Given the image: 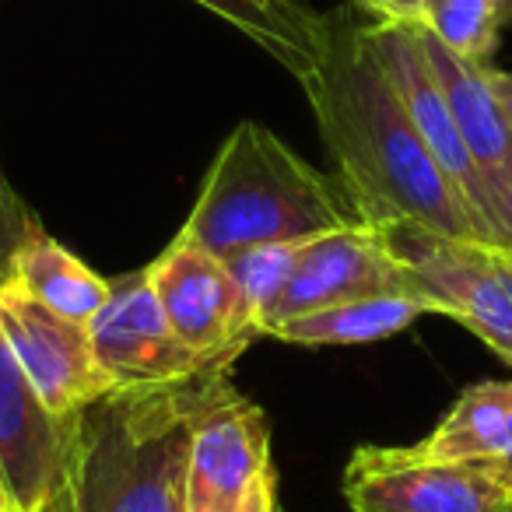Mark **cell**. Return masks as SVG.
Instances as JSON below:
<instances>
[{
	"label": "cell",
	"mask_w": 512,
	"mask_h": 512,
	"mask_svg": "<svg viewBox=\"0 0 512 512\" xmlns=\"http://www.w3.org/2000/svg\"><path fill=\"white\" fill-rule=\"evenodd\" d=\"M299 85L337 179L372 228H414L439 239L484 242L421 141L400 92L365 46L362 25H334L330 53Z\"/></svg>",
	"instance_id": "6da1fadb"
},
{
	"label": "cell",
	"mask_w": 512,
	"mask_h": 512,
	"mask_svg": "<svg viewBox=\"0 0 512 512\" xmlns=\"http://www.w3.org/2000/svg\"><path fill=\"white\" fill-rule=\"evenodd\" d=\"M109 390L71 421L64 477L50 512H186V463L214 376Z\"/></svg>",
	"instance_id": "7a4b0ae2"
},
{
	"label": "cell",
	"mask_w": 512,
	"mask_h": 512,
	"mask_svg": "<svg viewBox=\"0 0 512 512\" xmlns=\"http://www.w3.org/2000/svg\"><path fill=\"white\" fill-rule=\"evenodd\" d=\"M369 225L337 176L309 165L264 123H239L214 155L179 235L214 256L274 242H309Z\"/></svg>",
	"instance_id": "3957f363"
},
{
	"label": "cell",
	"mask_w": 512,
	"mask_h": 512,
	"mask_svg": "<svg viewBox=\"0 0 512 512\" xmlns=\"http://www.w3.org/2000/svg\"><path fill=\"white\" fill-rule=\"evenodd\" d=\"M407 267V288L481 337L512 365V253L488 242H456L414 228H386Z\"/></svg>",
	"instance_id": "277c9868"
},
{
	"label": "cell",
	"mask_w": 512,
	"mask_h": 512,
	"mask_svg": "<svg viewBox=\"0 0 512 512\" xmlns=\"http://www.w3.org/2000/svg\"><path fill=\"white\" fill-rule=\"evenodd\" d=\"M355 512H505L512 467L484 460H428L411 446H362L344 467Z\"/></svg>",
	"instance_id": "5b68a950"
},
{
	"label": "cell",
	"mask_w": 512,
	"mask_h": 512,
	"mask_svg": "<svg viewBox=\"0 0 512 512\" xmlns=\"http://www.w3.org/2000/svg\"><path fill=\"white\" fill-rule=\"evenodd\" d=\"M271 467L264 411L235 390L228 372L214 376L190 439L186 512H239Z\"/></svg>",
	"instance_id": "8992f818"
},
{
	"label": "cell",
	"mask_w": 512,
	"mask_h": 512,
	"mask_svg": "<svg viewBox=\"0 0 512 512\" xmlns=\"http://www.w3.org/2000/svg\"><path fill=\"white\" fill-rule=\"evenodd\" d=\"M0 334L32 390L60 418H74L113 390L95 362L92 330L39 306L15 278H0Z\"/></svg>",
	"instance_id": "52a82bcc"
},
{
	"label": "cell",
	"mask_w": 512,
	"mask_h": 512,
	"mask_svg": "<svg viewBox=\"0 0 512 512\" xmlns=\"http://www.w3.org/2000/svg\"><path fill=\"white\" fill-rule=\"evenodd\" d=\"M172 334L214 365H232L256 334L242 316L239 288L225 260L197 242L176 239L144 267Z\"/></svg>",
	"instance_id": "ba28073f"
},
{
	"label": "cell",
	"mask_w": 512,
	"mask_h": 512,
	"mask_svg": "<svg viewBox=\"0 0 512 512\" xmlns=\"http://www.w3.org/2000/svg\"><path fill=\"white\" fill-rule=\"evenodd\" d=\"M88 330H92L95 362L113 390L172 386L204 376L211 369H232V365H214L200 358L172 334L148 281V271L116 281L109 288V302Z\"/></svg>",
	"instance_id": "9c48e42d"
},
{
	"label": "cell",
	"mask_w": 512,
	"mask_h": 512,
	"mask_svg": "<svg viewBox=\"0 0 512 512\" xmlns=\"http://www.w3.org/2000/svg\"><path fill=\"white\" fill-rule=\"evenodd\" d=\"M386 292H411V288H407V267L393 253L383 228H337L302 246L292 281L264 323V337L292 316Z\"/></svg>",
	"instance_id": "30bf717a"
},
{
	"label": "cell",
	"mask_w": 512,
	"mask_h": 512,
	"mask_svg": "<svg viewBox=\"0 0 512 512\" xmlns=\"http://www.w3.org/2000/svg\"><path fill=\"white\" fill-rule=\"evenodd\" d=\"M71 421L43 404L0 334V484L15 512H50L64 477Z\"/></svg>",
	"instance_id": "8fae6325"
},
{
	"label": "cell",
	"mask_w": 512,
	"mask_h": 512,
	"mask_svg": "<svg viewBox=\"0 0 512 512\" xmlns=\"http://www.w3.org/2000/svg\"><path fill=\"white\" fill-rule=\"evenodd\" d=\"M418 39L449 106H453V116L463 130L477 176H481L491 242L512 253V123L502 102L495 99L491 67H474L453 57L425 29H418Z\"/></svg>",
	"instance_id": "7c38bea8"
},
{
	"label": "cell",
	"mask_w": 512,
	"mask_h": 512,
	"mask_svg": "<svg viewBox=\"0 0 512 512\" xmlns=\"http://www.w3.org/2000/svg\"><path fill=\"white\" fill-rule=\"evenodd\" d=\"M274 57L295 81H306L334 43V22L302 0H193Z\"/></svg>",
	"instance_id": "4fadbf2b"
},
{
	"label": "cell",
	"mask_w": 512,
	"mask_h": 512,
	"mask_svg": "<svg viewBox=\"0 0 512 512\" xmlns=\"http://www.w3.org/2000/svg\"><path fill=\"white\" fill-rule=\"evenodd\" d=\"M8 278H15L39 306L64 320L85 323V327H92V320L109 302V288H113V281L95 274L85 260H78L71 249L60 246L39 225H32L18 242Z\"/></svg>",
	"instance_id": "5bb4252c"
},
{
	"label": "cell",
	"mask_w": 512,
	"mask_h": 512,
	"mask_svg": "<svg viewBox=\"0 0 512 512\" xmlns=\"http://www.w3.org/2000/svg\"><path fill=\"white\" fill-rule=\"evenodd\" d=\"M414 453L428 460H484L512 467V383L488 379L460 393Z\"/></svg>",
	"instance_id": "9a60e30c"
},
{
	"label": "cell",
	"mask_w": 512,
	"mask_h": 512,
	"mask_svg": "<svg viewBox=\"0 0 512 512\" xmlns=\"http://www.w3.org/2000/svg\"><path fill=\"white\" fill-rule=\"evenodd\" d=\"M428 302L411 292H386L365 295L341 306L316 309L306 316L278 323L267 330V337H278L285 344H302V348H334V344H376L393 334H404L414 327V320L428 316Z\"/></svg>",
	"instance_id": "2e32d148"
},
{
	"label": "cell",
	"mask_w": 512,
	"mask_h": 512,
	"mask_svg": "<svg viewBox=\"0 0 512 512\" xmlns=\"http://www.w3.org/2000/svg\"><path fill=\"white\" fill-rule=\"evenodd\" d=\"M306 242H274V246H253L235 256H225V267L239 288L242 316L256 337H264V323L278 306L281 292L288 288Z\"/></svg>",
	"instance_id": "e0dca14e"
},
{
	"label": "cell",
	"mask_w": 512,
	"mask_h": 512,
	"mask_svg": "<svg viewBox=\"0 0 512 512\" xmlns=\"http://www.w3.org/2000/svg\"><path fill=\"white\" fill-rule=\"evenodd\" d=\"M502 25V11L491 0H428L418 29H425L453 57L474 67H491Z\"/></svg>",
	"instance_id": "ac0fdd59"
},
{
	"label": "cell",
	"mask_w": 512,
	"mask_h": 512,
	"mask_svg": "<svg viewBox=\"0 0 512 512\" xmlns=\"http://www.w3.org/2000/svg\"><path fill=\"white\" fill-rule=\"evenodd\" d=\"M32 225H36V218L18 204L8 179H4V172H0V278H8L11 256H15L18 242L25 239V232H29Z\"/></svg>",
	"instance_id": "d6986e66"
},
{
	"label": "cell",
	"mask_w": 512,
	"mask_h": 512,
	"mask_svg": "<svg viewBox=\"0 0 512 512\" xmlns=\"http://www.w3.org/2000/svg\"><path fill=\"white\" fill-rule=\"evenodd\" d=\"M365 11H372L376 22H397V25H421L428 0H358Z\"/></svg>",
	"instance_id": "ffe728a7"
},
{
	"label": "cell",
	"mask_w": 512,
	"mask_h": 512,
	"mask_svg": "<svg viewBox=\"0 0 512 512\" xmlns=\"http://www.w3.org/2000/svg\"><path fill=\"white\" fill-rule=\"evenodd\" d=\"M239 512H278V474H274V467L256 481V488L249 491L246 505Z\"/></svg>",
	"instance_id": "44dd1931"
},
{
	"label": "cell",
	"mask_w": 512,
	"mask_h": 512,
	"mask_svg": "<svg viewBox=\"0 0 512 512\" xmlns=\"http://www.w3.org/2000/svg\"><path fill=\"white\" fill-rule=\"evenodd\" d=\"M491 88H495V99L502 102L505 116H509V123H512V71H495V67H491Z\"/></svg>",
	"instance_id": "7402d4cb"
},
{
	"label": "cell",
	"mask_w": 512,
	"mask_h": 512,
	"mask_svg": "<svg viewBox=\"0 0 512 512\" xmlns=\"http://www.w3.org/2000/svg\"><path fill=\"white\" fill-rule=\"evenodd\" d=\"M491 4H495V8L502 11L505 22H512V0H491Z\"/></svg>",
	"instance_id": "603a6c76"
},
{
	"label": "cell",
	"mask_w": 512,
	"mask_h": 512,
	"mask_svg": "<svg viewBox=\"0 0 512 512\" xmlns=\"http://www.w3.org/2000/svg\"><path fill=\"white\" fill-rule=\"evenodd\" d=\"M0 512H15V509H11V502H8V495H4V484H0Z\"/></svg>",
	"instance_id": "cb8c5ba5"
},
{
	"label": "cell",
	"mask_w": 512,
	"mask_h": 512,
	"mask_svg": "<svg viewBox=\"0 0 512 512\" xmlns=\"http://www.w3.org/2000/svg\"><path fill=\"white\" fill-rule=\"evenodd\" d=\"M505 512H512V505H509V509H505Z\"/></svg>",
	"instance_id": "d4e9b609"
}]
</instances>
